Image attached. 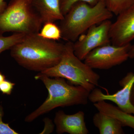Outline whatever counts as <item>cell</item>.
I'll list each match as a JSON object with an SVG mask.
<instances>
[{
	"label": "cell",
	"mask_w": 134,
	"mask_h": 134,
	"mask_svg": "<svg viewBox=\"0 0 134 134\" xmlns=\"http://www.w3.org/2000/svg\"><path fill=\"white\" fill-rule=\"evenodd\" d=\"M35 79L43 82L48 91V96L40 106L25 118L26 122H32L57 107L85 105L88 103L90 92L81 86L70 84L61 77L50 78L41 72Z\"/></svg>",
	"instance_id": "obj_2"
},
{
	"label": "cell",
	"mask_w": 134,
	"mask_h": 134,
	"mask_svg": "<svg viewBox=\"0 0 134 134\" xmlns=\"http://www.w3.org/2000/svg\"><path fill=\"white\" fill-rule=\"evenodd\" d=\"M92 120L100 134H125L120 122L114 117L98 111L93 115Z\"/></svg>",
	"instance_id": "obj_12"
},
{
	"label": "cell",
	"mask_w": 134,
	"mask_h": 134,
	"mask_svg": "<svg viewBox=\"0 0 134 134\" xmlns=\"http://www.w3.org/2000/svg\"><path fill=\"white\" fill-rule=\"evenodd\" d=\"M32 5L41 17L43 24L60 21L64 15L60 7V0H31Z\"/></svg>",
	"instance_id": "obj_11"
},
{
	"label": "cell",
	"mask_w": 134,
	"mask_h": 134,
	"mask_svg": "<svg viewBox=\"0 0 134 134\" xmlns=\"http://www.w3.org/2000/svg\"><path fill=\"white\" fill-rule=\"evenodd\" d=\"M64 44L43 38L38 33L26 34L24 39L10 49L11 57L25 68L39 72L59 62Z\"/></svg>",
	"instance_id": "obj_1"
},
{
	"label": "cell",
	"mask_w": 134,
	"mask_h": 134,
	"mask_svg": "<svg viewBox=\"0 0 134 134\" xmlns=\"http://www.w3.org/2000/svg\"><path fill=\"white\" fill-rule=\"evenodd\" d=\"M131 44L118 46L110 44L99 47L91 51L84 63L92 69L107 70L122 64L129 58Z\"/></svg>",
	"instance_id": "obj_6"
},
{
	"label": "cell",
	"mask_w": 134,
	"mask_h": 134,
	"mask_svg": "<svg viewBox=\"0 0 134 134\" xmlns=\"http://www.w3.org/2000/svg\"><path fill=\"white\" fill-rule=\"evenodd\" d=\"M107 7L113 14L119 15L133 3V0H105Z\"/></svg>",
	"instance_id": "obj_16"
},
{
	"label": "cell",
	"mask_w": 134,
	"mask_h": 134,
	"mask_svg": "<svg viewBox=\"0 0 134 134\" xmlns=\"http://www.w3.org/2000/svg\"><path fill=\"white\" fill-rule=\"evenodd\" d=\"M117 16L111 25L110 37L112 44L121 46L134 39V3Z\"/></svg>",
	"instance_id": "obj_9"
},
{
	"label": "cell",
	"mask_w": 134,
	"mask_h": 134,
	"mask_svg": "<svg viewBox=\"0 0 134 134\" xmlns=\"http://www.w3.org/2000/svg\"><path fill=\"white\" fill-rule=\"evenodd\" d=\"M38 34L43 38L55 41H58L62 38L60 27L54 22H48L43 24Z\"/></svg>",
	"instance_id": "obj_14"
},
{
	"label": "cell",
	"mask_w": 134,
	"mask_h": 134,
	"mask_svg": "<svg viewBox=\"0 0 134 134\" xmlns=\"http://www.w3.org/2000/svg\"><path fill=\"white\" fill-rule=\"evenodd\" d=\"M130 100L132 104L134 106V84L132 87V91H131Z\"/></svg>",
	"instance_id": "obj_21"
},
{
	"label": "cell",
	"mask_w": 134,
	"mask_h": 134,
	"mask_svg": "<svg viewBox=\"0 0 134 134\" xmlns=\"http://www.w3.org/2000/svg\"><path fill=\"white\" fill-rule=\"evenodd\" d=\"M7 5L5 0H0V15L4 12Z\"/></svg>",
	"instance_id": "obj_20"
},
{
	"label": "cell",
	"mask_w": 134,
	"mask_h": 134,
	"mask_svg": "<svg viewBox=\"0 0 134 134\" xmlns=\"http://www.w3.org/2000/svg\"><path fill=\"white\" fill-rule=\"evenodd\" d=\"M43 24L31 0H10L0 15V34L10 32L38 33Z\"/></svg>",
	"instance_id": "obj_5"
},
{
	"label": "cell",
	"mask_w": 134,
	"mask_h": 134,
	"mask_svg": "<svg viewBox=\"0 0 134 134\" xmlns=\"http://www.w3.org/2000/svg\"><path fill=\"white\" fill-rule=\"evenodd\" d=\"M6 80V77L1 72H0V84Z\"/></svg>",
	"instance_id": "obj_22"
},
{
	"label": "cell",
	"mask_w": 134,
	"mask_h": 134,
	"mask_svg": "<svg viewBox=\"0 0 134 134\" xmlns=\"http://www.w3.org/2000/svg\"><path fill=\"white\" fill-rule=\"evenodd\" d=\"M15 85L14 83L5 80L0 84V91L3 94L10 95Z\"/></svg>",
	"instance_id": "obj_19"
},
{
	"label": "cell",
	"mask_w": 134,
	"mask_h": 134,
	"mask_svg": "<svg viewBox=\"0 0 134 134\" xmlns=\"http://www.w3.org/2000/svg\"><path fill=\"white\" fill-rule=\"evenodd\" d=\"M99 111L114 117L119 121L122 127H129L134 129V115L123 111L118 107L100 100L94 104Z\"/></svg>",
	"instance_id": "obj_13"
},
{
	"label": "cell",
	"mask_w": 134,
	"mask_h": 134,
	"mask_svg": "<svg viewBox=\"0 0 134 134\" xmlns=\"http://www.w3.org/2000/svg\"><path fill=\"white\" fill-rule=\"evenodd\" d=\"M112 22L110 19L91 26L86 34H82L74 43V53L76 57L83 60L95 48L111 44L110 31Z\"/></svg>",
	"instance_id": "obj_7"
},
{
	"label": "cell",
	"mask_w": 134,
	"mask_h": 134,
	"mask_svg": "<svg viewBox=\"0 0 134 134\" xmlns=\"http://www.w3.org/2000/svg\"><path fill=\"white\" fill-rule=\"evenodd\" d=\"M26 34L14 32L12 35L4 36L0 34V54L3 52L11 48L17 43L22 41Z\"/></svg>",
	"instance_id": "obj_15"
},
{
	"label": "cell",
	"mask_w": 134,
	"mask_h": 134,
	"mask_svg": "<svg viewBox=\"0 0 134 134\" xmlns=\"http://www.w3.org/2000/svg\"><path fill=\"white\" fill-rule=\"evenodd\" d=\"M4 115L3 108L0 105V134H18L16 131L10 126L9 124L5 123L3 121V117Z\"/></svg>",
	"instance_id": "obj_18"
},
{
	"label": "cell",
	"mask_w": 134,
	"mask_h": 134,
	"mask_svg": "<svg viewBox=\"0 0 134 134\" xmlns=\"http://www.w3.org/2000/svg\"><path fill=\"white\" fill-rule=\"evenodd\" d=\"M122 88L113 94H106L95 88L89 94V100L93 103L100 100H109L116 104L123 111L134 115V106L130 100L131 91L134 84V74L128 73L120 81Z\"/></svg>",
	"instance_id": "obj_8"
},
{
	"label": "cell",
	"mask_w": 134,
	"mask_h": 134,
	"mask_svg": "<svg viewBox=\"0 0 134 134\" xmlns=\"http://www.w3.org/2000/svg\"><path fill=\"white\" fill-rule=\"evenodd\" d=\"M99 0H60L61 10L63 15L66 14L70 8L75 3L83 2L88 3L92 6L97 3Z\"/></svg>",
	"instance_id": "obj_17"
},
{
	"label": "cell",
	"mask_w": 134,
	"mask_h": 134,
	"mask_svg": "<svg viewBox=\"0 0 134 134\" xmlns=\"http://www.w3.org/2000/svg\"><path fill=\"white\" fill-rule=\"evenodd\" d=\"M113 14L105 0H99L93 6L83 2L75 3L60 21L62 38L74 43L91 26L111 19Z\"/></svg>",
	"instance_id": "obj_3"
},
{
	"label": "cell",
	"mask_w": 134,
	"mask_h": 134,
	"mask_svg": "<svg viewBox=\"0 0 134 134\" xmlns=\"http://www.w3.org/2000/svg\"><path fill=\"white\" fill-rule=\"evenodd\" d=\"M57 133L88 134L89 130L85 121V113L79 111L73 114H67L60 110L55 114L54 119Z\"/></svg>",
	"instance_id": "obj_10"
},
{
	"label": "cell",
	"mask_w": 134,
	"mask_h": 134,
	"mask_svg": "<svg viewBox=\"0 0 134 134\" xmlns=\"http://www.w3.org/2000/svg\"><path fill=\"white\" fill-rule=\"evenodd\" d=\"M73 45V42L67 41L59 62L40 72L50 77L64 78L71 84L81 86L90 92L98 86L100 76L76 56Z\"/></svg>",
	"instance_id": "obj_4"
},
{
	"label": "cell",
	"mask_w": 134,
	"mask_h": 134,
	"mask_svg": "<svg viewBox=\"0 0 134 134\" xmlns=\"http://www.w3.org/2000/svg\"><path fill=\"white\" fill-rule=\"evenodd\" d=\"M133 3H134V0H133Z\"/></svg>",
	"instance_id": "obj_23"
}]
</instances>
